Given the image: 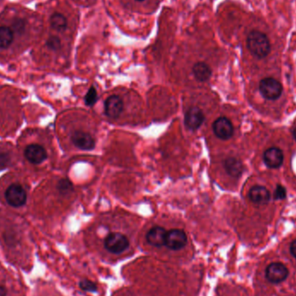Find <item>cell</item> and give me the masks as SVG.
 Instances as JSON below:
<instances>
[{
	"label": "cell",
	"instance_id": "obj_17",
	"mask_svg": "<svg viewBox=\"0 0 296 296\" xmlns=\"http://www.w3.org/2000/svg\"><path fill=\"white\" fill-rule=\"evenodd\" d=\"M14 38V33L7 26L0 27V49H7Z\"/></svg>",
	"mask_w": 296,
	"mask_h": 296
},
{
	"label": "cell",
	"instance_id": "obj_7",
	"mask_svg": "<svg viewBox=\"0 0 296 296\" xmlns=\"http://www.w3.org/2000/svg\"><path fill=\"white\" fill-rule=\"evenodd\" d=\"M25 157L31 164H40L47 159V152L40 144L32 143L26 146Z\"/></svg>",
	"mask_w": 296,
	"mask_h": 296
},
{
	"label": "cell",
	"instance_id": "obj_14",
	"mask_svg": "<svg viewBox=\"0 0 296 296\" xmlns=\"http://www.w3.org/2000/svg\"><path fill=\"white\" fill-rule=\"evenodd\" d=\"M249 197L250 200L256 205H267L270 199L269 191L262 186L253 187L249 192Z\"/></svg>",
	"mask_w": 296,
	"mask_h": 296
},
{
	"label": "cell",
	"instance_id": "obj_22",
	"mask_svg": "<svg viewBox=\"0 0 296 296\" xmlns=\"http://www.w3.org/2000/svg\"><path fill=\"white\" fill-rule=\"evenodd\" d=\"M79 285H80L81 289L87 292H95L97 290V286L95 285V283L88 281V280L81 281Z\"/></svg>",
	"mask_w": 296,
	"mask_h": 296
},
{
	"label": "cell",
	"instance_id": "obj_11",
	"mask_svg": "<svg viewBox=\"0 0 296 296\" xmlns=\"http://www.w3.org/2000/svg\"><path fill=\"white\" fill-rule=\"evenodd\" d=\"M123 110V102L118 95H111L105 101V113L108 117L116 119Z\"/></svg>",
	"mask_w": 296,
	"mask_h": 296
},
{
	"label": "cell",
	"instance_id": "obj_3",
	"mask_svg": "<svg viewBox=\"0 0 296 296\" xmlns=\"http://www.w3.org/2000/svg\"><path fill=\"white\" fill-rule=\"evenodd\" d=\"M105 249L113 254H121L129 247V241L125 235L120 232L110 233L104 241Z\"/></svg>",
	"mask_w": 296,
	"mask_h": 296
},
{
	"label": "cell",
	"instance_id": "obj_23",
	"mask_svg": "<svg viewBox=\"0 0 296 296\" xmlns=\"http://www.w3.org/2000/svg\"><path fill=\"white\" fill-rule=\"evenodd\" d=\"M48 46L50 49H52L53 51H57L60 46H61V43L57 37H51L47 42Z\"/></svg>",
	"mask_w": 296,
	"mask_h": 296
},
{
	"label": "cell",
	"instance_id": "obj_12",
	"mask_svg": "<svg viewBox=\"0 0 296 296\" xmlns=\"http://www.w3.org/2000/svg\"><path fill=\"white\" fill-rule=\"evenodd\" d=\"M167 231L161 226H154L146 234V241L154 247H162L165 245Z\"/></svg>",
	"mask_w": 296,
	"mask_h": 296
},
{
	"label": "cell",
	"instance_id": "obj_8",
	"mask_svg": "<svg viewBox=\"0 0 296 296\" xmlns=\"http://www.w3.org/2000/svg\"><path fill=\"white\" fill-rule=\"evenodd\" d=\"M213 131L217 138L226 140L230 139L233 135L234 128L229 119L220 117L216 119L215 122L213 123Z\"/></svg>",
	"mask_w": 296,
	"mask_h": 296
},
{
	"label": "cell",
	"instance_id": "obj_26",
	"mask_svg": "<svg viewBox=\"0 0 296 296\" xmlns=\"http://www.w3.org/2000/svg\"><path fill=\"white\" fill-rule=\"evenodd\" d=\"M6 296V289L3 286H0V296Z\"/></svg>",
	"mask_w": 296,
	"mask_h": 296
},
{
	"label": "cell",
	"instance_id": "obj_20",
	"mask_svg": "<svg viewBox=\"0 0 296 296\" xmlns=\"http://www.w3.org/2000/svg\"><path fill=\"white\" fill-rule=\"evenodd\" d=\"M57 188L59 191L63 195H68L73 191L72 185L67 179H61L57 185Z\"/></svg>",
	"mask_w": 296,
	"mask_h": 296
},
{
	"label": "cell",
	"instance_id": "obj_10",
	"mask_svg": "<svg viewBox=\"0 0 296 296\" xmlns=\"http://www.w3.org/2000/svg\"><path fill=\"white\" fill-rule=\"evenodd\" d=\"M71 140L77 148L81 150H92L95 146L94 138L88 133L82 131L74 132Z\"/></svg>",
	"mask_w": 296,
	"mask_h": 296
},
{
	"label": "cell",
	"instance_id": "obj_13",
	"mask_svg": "<svg viewBox=\"0 0 296 296\" xmlns=\"http://www.w3.org/2000/svg\"><path fill=\"white\" fill-rule=\"evenodd\" d=\"M283 154L277 147H271L268 149L263 155V160L267 166L270 168H278L283 162Z\"/></svg>",
	"mask_w": 296,
	"mask_h": 296
},
{
	"label": "cell",
	"instance_id": "obj_9",
	"mask_svg": "<svg viewBox=\"0 0 296 296\" xmlns=\"http://www.w3.org/2000/svg\"><path fill=\"white\" fill-rule=\"evenodd\" d=\"M205 120L204 113L200 108L197 107H192L187 110L185 114V125L188 129L195 131L203 124Z\"/></svg>",
	"mask_w": 296,
	"mask_h": 296
},
{
	"label": "cell",
	"instance_id": "obj_27",
	"mask_svg": "<svg viewBox=\"0 0 296 296\" xmlns=\"http://www.w3.org/2000/svg\"><path fill=\"white\" fill-rule=\"evenodd\" d=\"M294 137H295V139L296 140V128H295V130H294Z\"/></svg>",
	"mask_w": 296,
	"mask_h": 296
},
{
	"label": "cell",
	"instance_id": "obj_15",
	"mask_svg": "<svg viewBox=\"0 0 296 296\" xmlns=\"http://www.w3.org/2000/svg\"><path fill=\"white\" fill-rule=\"evenodd\" d=\"M224 168L229 175L233 178H239L243 171L241 161L236 158H228L224 161Z\"/></svg>",
	"mask_w": 296,
	"mask_h": 296
},
{
	"label": "cell",
	"instance_id": "obj_25",
	"mask_svg": "<svg viewBox=\"0 0 296 296\" xmlns=\"http://www.w3.org/2000/svg\"><path fill=\"white\" fill-rule=\"evenodd\" d=\"M290 253L296 259V240L293 241L292 243L290 245Z\"/></svg>",
	"mask_w": 296,
	"mask_h": 296
},
{
	"label": "cell",
	"instance_id": "obj_16",
	"mask_svg": "<svg viewBox=\"0 0 296 296\" xmlns=\"http://www.w3.org/2000/svg\"><path fill=\"white\" fill-rule=\"evenodd\" d=\"M194 77L199 81H206L212 76V70L206 63L198 62L193 66L192 69Z\"/></svg>",
	"mask_w": 296,
	"mask_h": 296
},
{
	"label": "cell",
	"instance_id": "obj_21",
	"mask_svg": "<svg viewBox=\"0 0 296 296\" xmlns=\"http://www.w3.org/2000/svg\"><path fill=\"white\" fill-rule=\"evenodd\" d=\"M96 101H97V93L95 88L91 87L85 96V103L88 106H92L96 103Z\"/></svg>",
	"mask_w": 296,
	"mask_h": 296
},
{
	"label": "cell",
	"instance_id": "obj_5",
	"mask_svg": "<svg viewBox=\"0 0 296 296\" xmlns=\"http://www.w3.org/2000/svg\"><path fill=\"white\" fill-rule=\"evenodd\" d=\"M289 276V269L284 264L281 263H272L269 265L266 269V277L268 281L278 284L285 281Z\"/></svg>",
	"mask_w": 296,
	"mask_h": 296
},
{
	"label": "cell",
	"instance_id": "obj_24",
	"mask_svg": "<svg viewBox=\"0 0 296 296\" xmlns=\"http://www.w3.org/2000/svg\"><path fill=\"white\" fill-rule=\"evenodd\" d=\"M286 197V190L282 186H278L274 190V198L275 199H283Z\"/></svg>",
	"mask_w": 296,
	"mask_h": 296
},
{
	"label": "cell",
	"instance_id": "obj_4",
	"mask_svg": "<svg viewBox=\"0 0 296 296\" xmlns=\"http://www.w3.org/2000/svg\"><path fill=\"white\" fill-rule=\"evenodd\" d=\"M260 92L264 98L276 100L282 93V86L280 81L274 78H264L260 82Z\"/></svg>",
	"mask_w": 296,
	"mask_h": 296
},
{
	"label": "cell",
	"instance_id": "obj_18",
	"mask_svg": "<svg viewBox=\"0 0 296 296\" xmlns=\"http://www.w3.org/2000/svg\"><path fill=\"white\" fill-rule=\"evenodd\" d=\"M13 160L12 152L7 146H0V170L8 167Z\"/></svg>",
	"mask_w": 296,
	"mask_h": 296
},
{
	"label": "cell",
	"instance_id": "obj_6",
	"mask_svg": "<svg viewBox=\"0 0 296 296\" xmlns=\"http://www.w3.org/2000/svg\"><path fill=\"white\" fill-rule=\"evenodd\" d=\"M187 244V236L186 232L179 229L169 230L165 238V246L172 250L183 249Z\"/></svg>",
	"mask_w": 296,
	"mask_h": 296
},
{
	"label": "cell",
	"instance_id": "obj_2",
	"mask_svg": "<svg viewBox=\"0 0 296 296\" xmlns=\"http://www.w3.org/2000/svg\"><path fill=\"white\" fill-rule=\"evenodd\" d=\"M4 198L8 205L15 208H19L26 205L27 191L21 184L15 182L8 186L4 191Z\"/></svg>",
	"mask_w": 296,
	"mask_h": 296
},
{
	"label": "cell",
	"instance_id": "obj_1",
	"mask_svg": "<svg viewBox=\"0 0 296 296\" xmlns=\"http://www.w3.org/2000/svg\"><path fill=\"white\" fill-rule=\"evenodd\" d=\"M247 47L257 58L266 57L270 52V42L266 34L259 30H252L247 37Z\"/></svg>",
	"mask_w": 296,
	"mask_h": 296
},
{
	"label": "cell",
	"instance_id": "obj_28",
	"mask_svg": "<svg viewBox=\"0 0 296 296\" xmlns=\"http://www.w3.org/2000/svg\"><path fill=\"white\" fill-rule=\"evenodd\" d=\"M135 1H138V2H141V1H144V0H135Z\"/></svg>",
	"mask_w": 296,
	"mask_h": 296
},
{
	"label": "cell",
	"instance_id": "obj_19",
	"mask_svg": "<svg viewBox=\"0 0 296 296\" xmlns=\"http://www.w3.org/2000/svg\"><path fill=\"white\" fill-rule=\"evenodd\" d=\"M51 25L53 29L57 31H63L67 28V19L63 15L60 13H55L52 15L51 19Z\"/></svg>",
	"mask_w": 296,
	"mask_h": 296
}]
</instances>
